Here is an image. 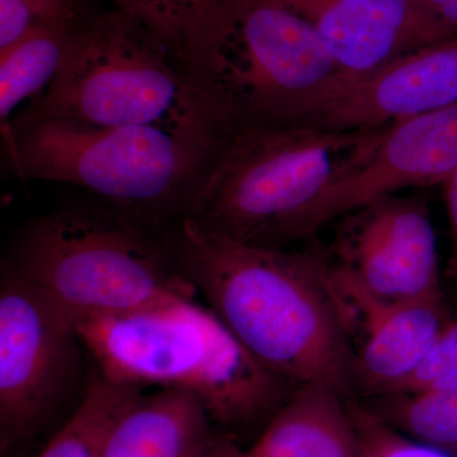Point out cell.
Returning a JSON list of instances; mask_svg holds the SVG:
<instances>
[{"label":"cell","instance_id":"1","mask_svg":"<svg viewBox=\"0 0 457 457\" xmlns=\"http://www.w3.org/2000/svg\"><path fill=\"white\" fill-rule=\"evenodd\" d=\"M170 224L180 273L255 359L296 385H328L352 398L353 351L329 251L243 245L186 215Z\"/></svg>","mask_w":457,"mask_h":457},{"label":"cell","instance_id":"2","mask_svg":"<svg viewBox=\"0 0 457 457\" xmlns=\"http://www.w3.org/2000/svg\"><path fill=\"white\" fill-rule=\"evenodd\" d=\"M75 323L104 378L191 394L213 425L234 437L262 431L300 386L266 368L195 299Z\"/></svg>","mask_w":457,"mask_h":457},{"label":"cell","instance_id":"3","mask_svg":"<svg viewBox=\"0 0 457 457\" xmlns=\"http://www.w3.org/2000/svg\"><path fill=\"white\" fill-rule=\"evenodd\" d=\"M180 51L204 104L228 129L302 119L347 84L314 27L278 0H206Z\"/></svg>","mask_w":457,"mask_h":457},{"label":"cell","instance_id":"4","mask_svg":"<svg viewBox=\"0 0 457 457\" xmlns=\"http://www.w3.org/2000/svg\"><path fill=\"white\" fill-rule=\"evenodd\" d=\"M95 3L71 22L55 79L25 112L222 145L230 130L204 104L180 51L130 14Z\"/></svg>","mask_w":457,"mask_h":457},{"label":"cell","instance_id":"5","mask_svg":"<svg viewBox=\"0 0 457 457\" xmlns=\"http://www.w3.org/2000/svg\"><path fill=\"white\" fill-rule=\"evenodd\" d=\"M389 126L339 131L303 120L237 126L186 216L207 233L285 249L303 213L374 149Z\"/></svg>","mask_w":457,"mask_h":457},{"label":"cell","instance_id":"6","mask_svg":"<svg viewBox=\"0 0 457 457\" xmlns=\"http://www.w3.org/2000/svg\"><path fill=\"white\" fill-rule=\"evenodd\" d=\"M168 224L112 206H68L27 224L8 263L75 319L194 300L196 288L177 266Z\"/></svg>","mask_w":457,"mask_h":457},{"label":"cell","instance_id":"7","mask_svg":"<svg viewBox=\"0 0 457 457\" xmlns=\"http://www.w3.org/2000/svg\"><path fill=\"white\" fill-rule=\"evenodd\" d=\"M20 179L71 183L153 222L187 215L221 145L162 129L25 112L5 137Z\"/></svg>","mask_w":457,"mask_h":457},{"label":"cell","instance_id":"8","mask_svg":"<svg viewBox=\"0 0 457 457\" xmlns=\"http://www.w3.org/2000/svg\"><path fill=\"white\" fill-rule=\"evenodd\" d=\"M75 318L3 264L0 285V447L8 453L44 428L71 392L80 351Z\"/></svg>","mask_w":457,"mask_h":457},{"label":"cell","instance_id":"9","mask_svg":"<svg viewBox=\"0 0 457 457\" xmlns=\"http://www.w3.org/2000/svg\"><path fill=\"white\" fill-rule=\"evenodd\" d=\"M332 258L386 302L442 299L437 242L423 198L387 196L339 219Z\"/></svg>","mask_w":457,"mask_h":457},{"label":"cell","instance_id":"10","mask_svg":"<svg viewBox=\"0 0 457 457\" xmlns=\"http://www.w3.org/2000/svg\"><path fill=\"white\" fill-rule=\"evenodd\" d=\"M457 168V104L393 123L359 164L311 204L291 243L400 189L444 185Z\"/></svg>","mask_w":457,"mask_h":457},{"label":"cell","instance_id":"11","mask_svg":"<svg viewBox=\"0 0 457 457\" xmlns=\"http://www.w3.org/2000/svg\"><path fill=\"white\" fill-rule=\"evenodd\" d=\"M330 281L350 335L353 389L384 395L407 378L449 321L442 299L386 302L369 294L330 260Z\"/></svg>","mask_w":457,"mask_h":457},{"label":"cell","instance_id":"12","mask_svg":"<svg viewBox=\"0 0 457 457\" xmlns=\"http://www.w3.org/2000/svg\"><path fill=\"white\" fill-rule=\"evenodd\" d=\"M457 104V38L400 57L303 116L329 130H362L436 112Z\"/></svg>","mask_w":457,"mask_h":457},{"label":"cell","instance_id":"13","mask_svg":"<svg viewBox=\"0 0 457 457\" xmlns=\"http://www.w3.org/2000/svg\"><path fill=\"white\" fill-rule=\"evenodd\" d=\"M278 2L314 27L347 84L414 51L450 40L418 0Z\"/></svg>","mask_w":457,"mask_h":457},{"label":"cell","instance_id":"14","mask_svg":"<svg viewBox=\"0 0 457 457\" xmlns=\"http://www.w3.org/2000/svg\"><path fill=\"white\" fill-rule=\"evenodd\" d=\"M251 450L258 457H361L350 398L328 385H300Z\"/></svg>","mask_w":457,"mask_h":457},{"label":"cell","instance_id":"15","mask_svg":"<svg viewBox=\"0 0 457 457\" xmlns=\"http://www.w3.org/2000/svg\"><path fill=\"white\" fill-rule=\"evenodd\" d=\"M213 427L191 394H141L114 423L104 457H203L218 436Z\"/></svg>","mask_w":457,"mask_h":457},{"label":"cell","instance_id":"16","mask_svg":"<svg viewBox=\"0 0 457 457\" xmlns=\"http://www.w3.org/2000/svg\"><path fill=\"white\" fill-rule=\"evenodd\" d=\"M73 21L35 29L11 46L0 50V120L3 139L8 137L18 108L26 101H31L32 106L55 79Z\"/></svg>","mask_w":457,"mask_h":457},{"label":"cell","instance_id":"17","mask_svg":"<svg viewBox=\"0 0 457 457\" xmlns=\"http://www.w3.org/2000/svg\"><path fill=\"white\" fill-rule=\"evenodd\" d=\"M140 395V387L112 383L97 372L73 416L35 457H104L114 423Z\"/></svg>","mask_w":457,"mask_h":457},{"label":"cell","instance_id":"18","mask_svg":"<svg viewBox=\"0 0 457 457\" xmlns=\"http://www.w3.org/2000/svg\"><path fill=\"white\" fill-rule=\"evenodd\" d=\"M366 405L387 425L457 456V392L374 396Z\"/></svg>","mask_w":457,"mask_h":457},{"label":"cell","instance_id":"19","mask_svg":"<svg viewBox=\"0 0 457 457\" xmlns=\"http://www.w3.org/2000/svg\"><path fill=\"white\" fill-rule=\"evenodd\" d=\"M95 0H0V50L44 27L71 22Z\"/></svg>","mask_w":457,"mask_h":457},{"label":"cell","instance_id":"20","mask_svg":"<svg viewBox=\"0 0 457 457\" xmlns=\"http://www.w3.org/2000/svg\"><path fill=\"white\" fill-rule=\"evenodd\" d=\"M350 408L359 432L361 457H457L409 437L352 398Z\"/></svg>","mask_w":457,"mask_h":457},{"label":"cell","instance_id":"21","mask_svg":"<svg viewBox=\"0 0 457 457\" xmlns=\"http://www.w3.org/2000/svg\"><path fill=\"white\" fill-rule=\"evenodd\" d=\"M137 18L180 51L186 29L204 0H104ZM182 54V53H180Z\"/></svg>","mask_w":457,"mask_h":457},{"label":"cell","instance_id":"22","mask_svg":"<svg viewBox=\"0 0 457 457\" xmlns=\"http://www.w3.org/2000/svg\"><path fill=\"white\" fill-rule=\"evenodd\" d=\"M456 363L457 318L449 319L417 368L384 395H409L426 392Z\"/></svg>","mask_w":457,"mask_h":457},{"label":"cell","instance_id":"23","mask_svg":"<svg viewBox=\"0 0 457 457\" xmlns=\"http://www.w3.org/2000/svg\"><path fill=\"white\" fill-rule=\"evenodd\" d=\"M442 186L449 212L451 230V255L447 273L451 278H457V168Z\"/></svg>","mask_w":457,"mask_h":457},{"label":"cell","instance_id":"24","mask_svg":"<svg viewBox=\"0 0 457 457\" xmlns=\"http://www.w3.org/2000/svg\"><path fill=\"white\" fill-rule=\"evenodd\" d=\"M418 3L445 29L450 40L457 38V0H418Z\"/></svg>","mask_w":457,"mask_h":457},{"label":"cell","instance_id":"25","mask_svg":"<svg viewBox=\"0 0 457 457\" xmlns=\"http://www.w3.org/2000/svg\"><path fill=\"white\" fill-rule=\"evenodd\" d=\"M203 457H258L253 451L243 449L237 445L236 437L228 433H218L215 440L210 445L209 449Z\"/></svg>","mask_w":457,"mask_h":457},{"label":"cell","instance_id":"26","mask_svg":"<svg viewBox=\"0 0 457 457\" xmlns=\"http://www.w3.org/2000/svg\"><path fill=\"white\" fill-rule=\"evenodd\" d=\"M426 392H457V363Z\"/></svg>","mask_w":457,"mask_h":457}]
</instances>
